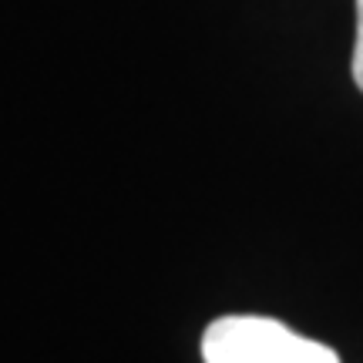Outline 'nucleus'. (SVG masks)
I'll return each instance as SVG.
<instances>
[{"instance_id":"f03ea898","label":"nucleus","mask_w":363,"mask_h":363,"mask_svg":"<svg viewBox=\"0 0 363 363\" xmlns=\"http://www.w3.org/2000/svg\"><path fill=\"white\" fill-rule=\"evenodd\" d=\"M353 81L363 91V0H357V40H353Z\"/></svg>"},{"instance_id":"f257e3e1","label":"nucleus","mask_w":363,"mask_h":363,"mask_svg":"<svg viewBox=\"0 0 363 363\" xmlns=\"http://www.w3.org/2000/svg\"><path fill=\"white\" fill-rule=\"evenodd\" d=\"M206 363H340L326 343L299 337L269 316H222L202 333Z\"/></svg>"}]
</instances>
